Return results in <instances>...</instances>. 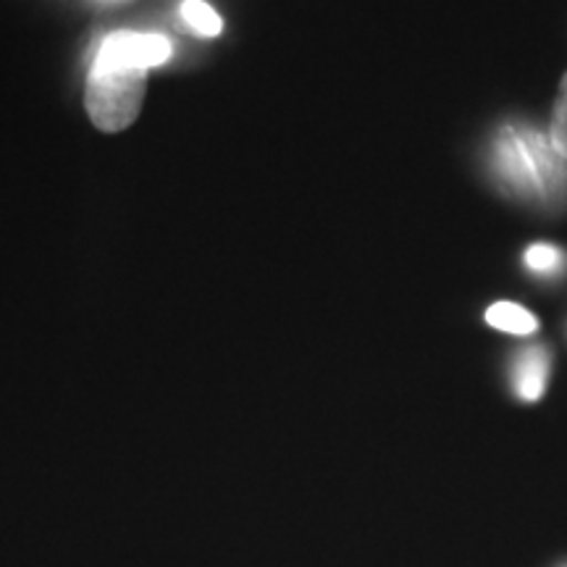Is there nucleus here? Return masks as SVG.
Listing matches in <instances>:
<instances>
[{
    "instance_id": "1",
    "label": "nucleus",
    "mask_w": 567,
    "mask_h": 567,
    "mask_svg": "<svg viewBox=\"0 0 567 567\" xmlns=\"http://www.w3.org/2000/svg\"><path fill=\"white\" fill-rule=\"evenodd\" d=\"M488 168L515 200L542 208L567 203V161L555 151L549 132L534 124L502 126L492 142Z\"/></svg>"
},
{
    "instance_id": "2",
    "label": "nucleus",
    "mask_w": 567,
    "mask_h": 567,
    "mask_svg": "<svg viewBox=\"0 0 567 567\" xmlns=\"http://www.w3.org/2000/svg\"><path fill=\"white\" fill-rule=\"evenodd\" d=\"M147 90L142 69H90L84 109L101 132H124L140 116Z\"/></svg>"
},
{
    "instance_id": "3",
    "label": "nucleus",
    "mask_w": 567,
    "mask_h": 567,
    "mask_svg": "<svg viewBox=\"0 0 567 567\" xmlns=\"http://www.w3.org/2000/svg\"><path fill=\"white\" fill-rule=\"evenodd\" d=\"M172 59V42L153 32H116L103 40L92 69H153Z\"/></svg>"
},
{
    "instance_id": "4",
    "label": "nucleus",
    "mask_w": 567,
    "mask_h": 567,
    "mask_svg": "<svg viewBox=\"0 0 567 567\" xmlns=\"http://www.w3.org/2000/svg\"><path fill=\"white\" fill-rule=\"evenodd\" d=\"M551 354L547 347H528L513 363V389L523 402L542 400L549 384Z\"/></svg>"
},
{
    "instance_id": "5",
    "label": "nucleus",
    "mask_w": 567,
    "mask_h": 567,
    "mask_svg": "<svg viewBox=\"0 0 567 567\" xmlns=\"http://www.w3.org/2000/svg\"><path fill=\"white\" fill-rule=\"evenodd\" d=\"M486 323L496 331L515 337H530L538 329V318L517 302H494L486 310Z\"/></svg>"
},
{
    "instance_id": "6",
    "label": "nucleus",
    "mask_w": 567,
    "mask_h": 567,
    "mask_svg": "<svg viewBox=\"0 0 567 567\" xmlns=\"http://www.w3.org/2000/svg\"><path fill=\"white\" fill-rule=\"evenodd\" d=\"M523 264L530 274L542 276V279H555V276L565 274L567 252L551 243H536L523 255Z\"/></svg>"
},
{
    "instance_id": "7",
    "label": "nucleus",
    "mask_w": 567,
    "mask_h": 567,
    "mask_svg": "<svg viewBox=\"0 0 567 567\" xmlns=\"http://www.w3.org/2000/svg\"><path fill=\"white\" fill-rule=\"evenodd\" d=\"M182 17L197 34H205V38H216V34L224 30L221 17H218L205 0H184Z\"/></svg>"
},
{
    "instance_id": "8",
    "label": "nucleus",
    "mask_w": 567,
    "mask_h": 567,
    "mask_svg": "<svg viewBox=\"0 0 567 567\" xmlns=\"http://www.w3.org/2000/svg\"><path fill=\"white\" fill-rule=\"evenodd\" d=\"M549 140L555 145V151L567 161V74L559 82V92L555 101V113H551L549 124Z\"/></svg>"
},
{
    "instance_id": "9",
    "label": "nucleus",
    "mask_w": 567,
    "mask_h": 567,
    "mask_svg": "<svg viewBox=\"0 0 567 567\" xmlns=\"http://www.w3.org/2000/svg\"><path fill=\"white\" fill-rule=\"evenodd\" d=\"M565 567H567V565H565Z\"/></svg>"
}]
</instances>
